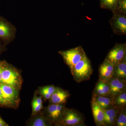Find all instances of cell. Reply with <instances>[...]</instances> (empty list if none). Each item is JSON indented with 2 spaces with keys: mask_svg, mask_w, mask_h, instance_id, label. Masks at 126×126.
<instances>
[{
  "mask_svg": "<svg viewBox=\"0 0 126 126\" xmlns=\"http://www.w3.org/2000/svg\"><path fill=\"white\" fill-rule=\"evenodd\" d=\"M45 87L51 95L54 92L56 89V87L54 86L53 85H49V86H45Z\"/></svg>",
  "mask_w": 126,
  "mask_h": 126,
  "instance_id": "d4e9b609",
  "label": "cell"
},
{
  "mask_svg": "<svg viewBox=\"0 0 126 126\" xmlns=\"http://www.w3.org/2000/svg\"><path fill=\"white\" fill-rule=\"evenodd\" d=\"M6 46L2 43L1 41L0 40V56L3 52L6 50Z\"/></svg>",
  "mask_w": 126,
  "mask_h": 126,
  "instance_id": "83f0119b",
  "label": "cell"
},
{
  "mask_svg": "<svg viewBox=\"0 0 126 126\" xmlns=\"http://www.w3.org/2000/svg\"><path fill=\"white\" fill-rule=\"evenodd\" d=\"M32 117L28 122L29 126H48L53 124L45 115L37 113Z\"/></svg>",
  "mask_w": 126,
  "mask_h": 126,
  "instance_id": "2e32d148",
  "label": "cell"
},
{
  "mask_svg": "<svg viewBox=\"0 0 126 126\" xmlns=\"http://www.w3.org/2000/svg\"><path fill=\"white\" fill-rule=\"evenodd\" d=\"M126 51V44H117L110 50L106 59L115 66L124 59Z\"/></svg>",
  "mask_w": 126,
  "mask_h": 126,
  "instance_id": "ba28073f",
  "label": "cell"
},
{
  "mask_svg": "<svg viewBox=\"0 0 126 126\" xmlns=\"http://www.w3.org/2000/svg\"><path fill=\"white\" fill-rule=\"evenodd\" d=\"M32 101L38 104H43V99L41 96H37L36 95L34 96Z\"/></svg>",
  "mask_w": 126,
  "mask_h": 126,
  "instance_id": "484cf974",
  "label": "cell"
},
{
  "mask_svg": "<svg viewBox=\"0 0 126 126\" xmlns=\"http://www.w3.org/2000/svg\"><path fill=\"white\" fill-rule=\"evenodd\" d=\"M110 87V96L113 98L126 91V81L112 77L108 81Z\"/></svg>",
  "mask_w": 126,
  "mask_h": 126,
  "instance_id": "30bf717a",
  "label": "cell"
},
{
  "mask_svg": "<svg viewBox=\"0 0 126 126\" xmlns=\"http://www.w3.org/2000/svg\"><path fill=\"white\" fill-rule=\"evenodd\" d=\"M65 63L70 70L77 63L86 56V53L81 46H78L66 50L59 52Z\"/></svg>",
  "mask_w": 126,
  "mask_h": 126,
  "instance_id": "277c9868",
  "label": "cell"
},
{
  "mask_svg": "<svg viewBox=\"0 0 126 126\" xmlns=\"http://www.w3.org/2000/svg\"><path fill=\"white\" fill-rule=\"evenodd\" d=\"M84 121L83 116L77 110L65 108L58 125L66 126H80L83 124Z\"/></svg>",
  "mask_w": 126,
  "mask_h": 126,
  "instance_id": "5b68a950",
  "label": "cell"
},
{
  "mask_svg": "<svg viewBox=\"0 0 126 126\" xmlns=\"http://www.w3.org/2000/svg\"><path fill=\"white\" fill-rule=\"evenodd\" d=\"M1 82L20 89L22 84V78L17 69L10 64L2 61Z\"/></svg>",
  "mask_w": 126,
  "mask_h": 126,
  "instance_id": "6da1fadb",
  "label": "cell"
},
{
  "mask_svg": "<svg viewBox=\"0 0 126 126\" xmlns=\"http://www.w3.org/2000/svg\"><path fill=\"white\" fill-rule=\"evenodd\" d=\"M92 100H93L103 110L115 107L113 98L111 96H105L93 94Z\"/></svg>",
  "mask_w": 126,
  "mask_h": 126,
  "instance_id": "5bb4252c",
  "label": "cell"
},
{
  "mask_svg": "<svg viewBox=\"0 0 126 126\" xmlns=\"http://www.w3.org/2000/svg\"><path fill=\"white\" fill-rule=\"evenodd\" d=\"M1 72H2V61H0V83L1 82Z\"/></svg>",
  "mask_w": 126,
  "mask_h": 126,
  "instance_id": "f546056e",
  "label": "cell"
},
{
  "mask_svg": "<svg viewBox=\"0 0 126 126\" xmlns=\"http://www.w3.org/2000/svg\"><path fill=\"white\" fill-rule=\"evenodd\" d=\"M32 116L36 115L40 112L43 108V104H39L37 106L32 107Z\"/></svg>",
  "mask_w": 126,
  "mask_h": 126,
  "instance_id": "603a6c76",
  "label": "cell"
},
{
  "mask_svg": "<svg viewBox=\"0 0 126 126\" xmlns=\"http://www.w3.org/2000/svg\"><path fill=\"white\" fill-rule=\"evenodd\" d=\"M116 125L117 126H126V114L125 108H119Z\"/></svg>",
  "mask_w": 126,
  "mask_h": 126,
  "instance_id": "ffe728a7",
  "label": "cell"
},
{
  "mask_svg": "<svg viewBox=\"0 0 126 126\" xmlns=\"http://www.w3.org/2000/svg\"><path fill=\"white\" fill-rule=\"evenodd\" d=\"M69 96L70 94L68 91L56 87L55 91L49 99L50 102V103L54 104H64Z\"/></svg>",
  "mask_w": 126,
  "mask_h": 126,
  "instance_id": "8fae6325",
  "label": "cell"
},
{
  "mask_svg": "<svg viewBox=\"0 0 126 126\" xmlns=\"http://www.w3.org/2000/svg\"><path fill=\"white\" fill-rule=\"evenodd\" d=\"M9 125L2 119L0 116V126H8Z\"/></svg>",
  "mask_w": 126,
  "mask_h": 126,
  "instance_id": "f1b7e54d",
  "label": "cell"
},
{
  "mask_svg": "<svg viewBox=\"0 0 126 126\" xmlns=\"http://www.w3.org/2000/svg\"><path fill=\"white\" fill-rule=\"evenodd\" d=\"M114 69V65L105 59L99 68V79L108 82L110 79L113 77Z\"/></svg>",
  "mask_w": 126,
  "mask_h": 126,
  "instance_id": "9c48e42d",
  "label": "cell"
},
{
  "mask_svg": "<svg viewBox=\"0 0 126 126\" xmlns=\"http://www.w3.org/2000/svg\"><path fill=\"white\" fill-rule=\"evenodd\" d=\"M119 9L122 12L126 13V0H119Z\"/></svg>",
  "mask_w": 126,
  "mask_h": 126,
  "instance_id": "cb8c5ba5",
  "label": "cell"
},
{
  "mask_svg": "<svg viewBox=\"0 0 126 126\" xmlns=\"http://www.w3.org/2000/svg\"><path fill=\"white\" fill-rule=\"evenodd\" d=\"M16 31L15 25L0 16V40L5 46L15 40Z\"/></svg>",
  "mask_w": 126,
  "mask_h": 126,
  "instance_id": "3957f363",
  "label": "cell"
},
{
  "mask_svg": "<svg viewBox=\"0 0 126 126\" xmlns=\"http://www.w3.org/2000/svg\"><path fill=\"white\" fill-rule=\"evenodd\" d=\"M118 110L119 108L116 107L104 110L105 126H113L116 124Z\"/></svg>",
  "mask_w": 126,
  "mask_h": 126,
  "instance_id": "9a60e30c",
  "label": "cell"
},
{
  "mask_svg": "<svg viewBox=\"0 0 126 126\" xmlns=\"http://www.w3.org/2000/svg\"><path fill=\"white\" fill-rule=\"evenodd\" d=\"M102 7L106 9L113 10L119 0H100Z\"/></svg>",
  "mask_w": 126,
  "mask_h": 126,
  "instance_id": "44dd1931",
  "label": "cell"
},
{
  "mask_svg": "<svg viewBox=\"0 0 126 126\" xmlns=\"http://www.w3.org/2000/svg\"><path fill=\"white\" fill-rule=\"evenodd\" d=\"M113 77L117 78L123 81H126V56L122 61L115 66L114 74Z\"/></svg>",
  "mask_w": 126,
  "mask_h": 126,
  "instance_id": "ac0fdd59",
  "label": "cell"
},
{
  "mask_svg": "<svg viewBox=\"0 0 126 126\" xmlns=\"http://www.w3.org/2000/svg\"><path fill=\"white\" fill-rule=\"evenodd\" d=\"M3 97L6 107H17L19 102V89L13 86L0 83Z\"/></svg>",
  "mask_w": 126,
  "mask_h": 126,
  "instance_id": "8992f818",
  "label": "cell"
},
{
  "mask_svg": "<svg viewBox=\"0 0 126 126\" xmlns=\"http://www.w3.org/2000/svg\"><path fill=\"white\" fill-rule=\"evenodd\" d=\"M93 94L99 96H111L108 82L99 79L96 84Z\"/></svg>",
  "mask_w": 126,
  "mask_h": 126,
  "instance_id": "e0dca14e",
  "label": "cell"
},
{
  "mask_svg": "<svg viewBox=\"0 0 126 126\" xmlns=\"http://www.w3.org/2000/svg\"><path fill=\"white\" fill-rule=\"evenodd\" d=\"M65 108L64 104H50L46 108L45 116L52 124L58 125Z\"/></svg>",
  "mask_w": 126,
  "mask_h": 126,
  "instance_id": "52a82bcc",
  "label": "cell"
},
{
  "mask_svg": "<svg viewBox=\"0 0 126 126\" xmlns=\"http://www.w3.org/2000/svg\"><path fill=\"white\" fill-rule=\"evenodd\" d=\"M74 79L80 83L90 79L93 70L89 59L86 55L70 70Z\"/></svg>",
  "mask_w": 126,
  "mask_h": 126,
  "instance_id": "7a4b0ae2",
  "label": "cell"
},
{
  "mask_svg": "<svg viewBox=\"0 0 126 126\" xmlns=\"http://www.w3.org/2000/svg\"><path fill=\"white\" fill-rule=\"evenodd\" d=\"M39 92L40 94L44 97L45 99H49L50 98L51 95L50 94L47 89H46L45 86L41 87L40 88Z\"/></svg>",
  "mask_w": 126,
  "mask_h": 126,
  "instance_id": "7402d4cb",
  "label": "cell"
},
{
  "mask_svg": "<svg viewBox=\"0 0 126 126\" xmlns=\"http://www.w3.org/2000/svg\"><path fill=\"white\" fill-rule=\"evenodd\" d=\"M114 106L118 108H125L126 106V91L120 94L113 98Z\"/></svg>",
  "mask_w": 126,
  "mask_h": 126,
  "instance_id": "d6986e66",
  "label": "cell"
},
{
  "mask_svg": "<svg viewBox=\"0 0 126 126\" xmlns=\"http://www.w3.org/2000/svg\"><path fill=\"white\" fill-rule=\"evenodd\" d=\"M112 25L115 31L124 34L126 33V18L124 16L114 15L112 18Z\"/></svg>",
  "mask_w": 126,
  "mask_h": 126,
  "instance_id": "7c38bea8",
  "label": "cell"
},
{
  "mask_svg": "<svg viewBox=\"0 0 126 126\" xmlns=\"http://www.w3.org/2000/svg\"><path fill=\"white\" fill-rule=\"evenodd\" d=\"M0 106L1 107H6V105L3 97L2 91L0 87Z\"/></svg>",
  "mask_w": 126,
  "mask_h": 126,
  "instance_id": "4316f807",
  "label": "cell"
},
{
  "mask_svg": "<svg viewBox=\"0 0 126 126\" xmlns=\"http://www.w3.org/2000/svg\"><path fill=\"white\" fill-rule=\"evenodd\" d=\"M91 107L94 122L96 126H105L103 109L93 100L91 101Z\"/></svg>",
  "mask_w": 126,
  "mask_h": 126,
  "instance_id": "4fadbf2b",
  "label": "cell"
}]
</instances>
